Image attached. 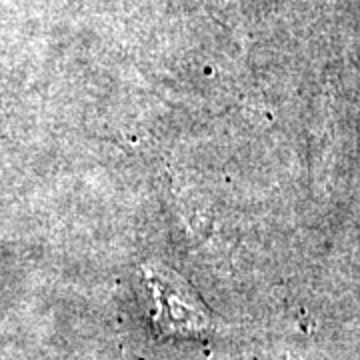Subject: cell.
I'll use <instances>...</instances> for the list:
<instances>
[{"instance_id": "1", "label": "cell", "mask_w": 360, "mask_h": 360, "mask_svg": "<svg viewBox=\"0 0 360 360\" xmlns=\"http://www.w3.org/2000/svg\"><path fill=\"white\" fill-rule=\"evenodd\" d=\"M153 290L158 302L160 314L165 316V326H180V330H198L206 324V316L198 300L194 298L179 278L150 276Z\"/></svg>"}]
</instances>
